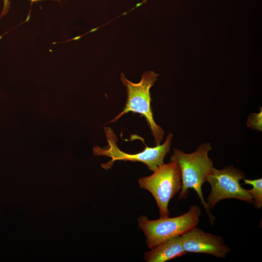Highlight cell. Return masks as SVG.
Listing matches in <instances>:
<instances>
[{"mask_svg":"<svg viewBox=\"0 0 262 262\" xmlns=\"http://www.w3.org/2000/svg\"><path fill=\"white\" fill-rule=\"evenodd\" d=\"M212 148L210 143H206L200 145L195 151L191 153L175 149L170 157V161L175 162L180 171L182 185L178 199L186 198L189 189H194L208 215L211 224L213 225L215 218L211 213L202 190L206 176L213 167L212 160L208 156V152Z\"/></svg>","mask_w":262,"mask_h":262,"instance_id":"6da1fadb","label":"cell"},{"mask_svg":"<svg viewBox=\"0 0 262 262\" xmlns=\"http://www.w3.org/2000/svg\"><path fill=\"white\" fill-rule=\"evenodd\" d=\"M158 76L152 71L146 72L143 74L139 82L133 83L127 79L122 73L120 78L127 89V100L122 112L109 122H115L129 112L139 114L145 118L156 145L160 144L164 135L163 130L154 120L151 106L150 89L157 81Z\"/></svg>","mask_w":262,"mask_h":262,"instance_id":"7a4b0ae2","label":"cell"},{"mask_svg":"<svg viewBox=\"0 0 262 262\" xmlns=\"http://www.w3.org/2000/svg\"><path fill=\"white\" fill-rule=\"evenodd\" d=\"M201 214L200 208L192 205L186 213L174 217H160L149 220L141 216L138 225L146 236V244L150 249L171 238L181 236L198 224Z\"/></svg>","mask_w":262,"mask_h":262,"instance_id":"3957f363","label":"cell"},{"mask_svg":"<svg viewBox=\"0 0 262 262\" xmlns=\"http://www.w3.org/2000/svg\"><path fill=\"white\" fill-rule=\"evenodd\" d=\"M104 130L108 146L104 148L95 146L93 148V153L96 156H107L111 159L108 163L101 164V167L105 169L111 168L115 161L119 160L143 163L149 170L154 171L158 166L164 164V158L170 151L173 138L172 133L167 135L162 145H157L154 147H149L146 145L143 151L135 154H129L119 149L117 145V136L110 127H104Z\"/></svg>","mask_w":262,"mask_h":262,"instance_id":"277c9868","label":"cell"},{"mask_svg":"<svg viewBox=\"0 0 262 262\" xmlns=\"http://www.w3.org/2000/svg\"><path fill=\"white\" fill-rule=\"evenodd\" d=\"M153 172L149 176L139 178L138 184L154 197L160 217H167L169 215V202L181 188L180 169L175 162L170 161L158 166Z\"/></svg>","mask_w":262,"mask_h":262,"instance_id":"5b68a950","label":"cell"},{"mask_svg":"<svg viewBox=\"0 0 262 262\" xmlns=\"http://www.w3.org/2000/svg\"><path fill=\"white\" fill-rule=\"evenodd\" d=\"M245 178V173L233 165L226 166L222 169L213 167L206 178V181L211 186L206 202L209 209H213L218 202L226 199L235 198L253 203L251 196L240 182Z\"/></svg>","mask_w":262,"mask_h":262,"instance_id":"8992f818","label":"cell"},{"mask_svg":"<svg viewBox=\"0 0 262 262\" xmlns=\"http://www.w3.org/2000/svg\"><path fill=\"white\" fill-rule=\"evenodd\" d=\"M181 238L186 253H205L225 258L230 251L221 237L206 232L196 227L181 235Z\"/></svg>","mask_w":262,"mask_h":262,"instance_id":"52a82bcc","label":"cell"},{"mask_svg":"<svg viewBox=\"0 0 262 262\" xmlns=\"http://www.w3.org/2000/svg\"><path fill=\"white\" fill-rule=\"evenodd\" d=\"M186 253L181 236H179L164 241L145 252L144 258L147 262H164Z\"/></svg>","mask_w":262,"mask_h":262,"instance_id":"ba28073f","label":"cell"},{"mask_svg":"<svg viewBox=\"0 0 262 262\" xmlns=\"http://www.w3.org/2000/svg\"><path fill=\"white\" fill-rule=\"evenodd\" d=\"M244 183L246 184H250L252 186V188L247 190L248 193L251 196L255 207L260 209L262 207V179L259 178L255 180H248L244 179Z\"/></svg>","mask_w":262,"mask_h":262,"instance_id":"9c48e42d","label":"cell"},{"mask_svg":"<svg viewBox=\"0 0 262 262\" xmlns=\"http://www.w3.org/2000/svg\"><path fill=\"white\" fill-rule=\"evenodd\" d=\"M262 108H261V111L259 113H252L247 119V126L254 130L262 131Z\"/></svg>","mask_w":262,"mask_h":262,"instance_id":"30bf717a","label":"cell"}]
</instances>
